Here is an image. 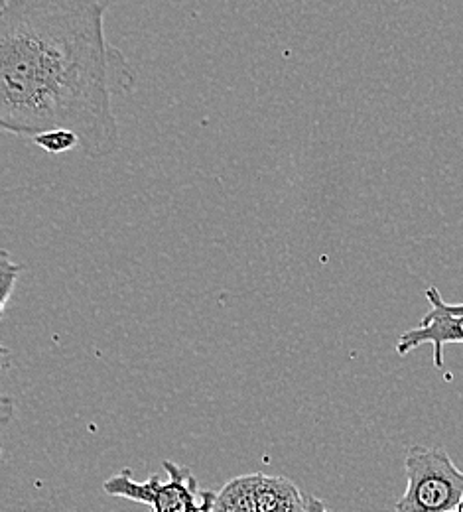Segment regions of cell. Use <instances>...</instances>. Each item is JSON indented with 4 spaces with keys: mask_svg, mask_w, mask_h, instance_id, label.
<instances>
[{
    "mask_svg": "<svg viewBox=\"0 0 463 512\" xmlns=\"http://www.w3.org/2000/svg\"><path fill=\"white\" fill-rule=\"evenodd\" d=\"M24 266L14 262V258L10 256L8 251H2L0 253V312L4 314L6 306H8V300L20 280V274H22Z\"/></svg>",
    "mask_w": 463,
    "mask_h": 512,
    "instance_id": "5",
    "label": "cell"
},
{
    "mask_svg": "<svg viewBox=\"0 0 463 512\" xmlns=\"http://www.w3.org/2000/svg\"><path fill=\"white\" fill-rule=\"evenodd\" d=\"M111 0H6L0 4V128L36 140L69 132L89 158L121 148L115 99L136 69L105 34Z\"/></svg>",
    "mask_w": 463,
    "mask_h": 512,
    "instance_id": "1",
    "label": "cell"
},
{
    "mask_svg": "<svg viewBox=\"0 0 463 512\" xmlns=\"http://www.w3.org/2000/svg\"><path fill=\"white\" fill-rule=\"evenodd\" d=\"M34 144L38 148H42L48 154H64L79 148V140L69 134V132H52V134H44L40 138L34 140Z\"/></svg>",
    "mask_w": 463,
    "mask_h": 512,
    "instance_id": "6",
    "label": "cell"
},
{
    "mask_svg": "<svg viewBox=\"0 0 463 512\" xmlns=\"http://www.w3.org/2000/svg\"><path fill=\"white\" fill-rule=\"evenodd\" d=\"M4 2H6V0H0V4H4Z\"/></svg>",
    "mask_w": 463,
    "mask_h": 512,
    "instance_id": "10",
    "label": "cell"
},
{
    "mask_svg": "<svg viewBox=\"0 0 463 512\" xmlns=\"http://www.w3.org/2000/svg\"><path fill=\"white\" fill-rule=\"evenodd\" d=\"M458 308H460V310H463V304H458Z\"/></svg>",
    "mask_w": 463,
    "mask_h": 512,
    "instance_id": "8",
    "label": "cell"
},
{
    "mask_svg": "<svg viewBox=\"0 0 463 512\" xmlns=\"http://www.w3.org/2000/svg\"><path fill=\"white\" fill-rule=\"evenodd\" d=\"M406 491L397 512H450L463 503V471L444 448L412 446L406 453Z\"/></svg>",
    "mask_w": 463,
    "mask_h": 512,
    "instance_id": "2",
    "label": "cell"
},
{
    "mask_svg": "<svg viewBox=\"0 0 463 512\" xmlns=\"http://www.w3.org/2000/svg\"><path fill=\"white\" fill-rule=\"evenodd\" d=\"M304 511L306 512H330L324 501H320L314 495H306L304 497Z\"/></svg>",
    "mask_w": 463,
    "mask_h": 512,
    "instance_id": "7",
    "label": "cell"
},
{
    "mask_svg": "<svg viewBox=\"0 0 463 512\" xmlns=\"http://www.w3.org/2000/svg\"><path fill=\"white\" fill-rule=\"evenodd\" d=\"M168 473L166 481L150 475L148 481H134L133 471L123 469L105 481L103 489L111 497H121L134 503L148 505L150 512H211L217 493L199 491L198 481L188 467L170 459L164 461Z\"/></svg>",
    "mask_w": 463,
    "mask_h": 512,
    "instance_id": "3",
    "label": "cell"
},
{
    "mask_svg": "<svg viewBox=\"0 0 463 512\" xmlns=\"http://www.w3.org/2000/svg\"><path fill=\"white\" fill-rule=\"evenodd\" d=\"M460 511H462V512H463V503H462V507H460Z\"/></svg>",
    "mask_w": 463,
    "mask_h": 512,
    "instance_id": "11",
    "label": "cell"
},
{
    "mask_svg": "<svg viewBox=\"0 0 463 512\" xmlns=\"http://www.w3.org/2000/svg\"><path fill=\"white\" fill-rule=\"evenodd\" d=\"M450 512H462L460 509H456V511H450Z\"/></svg>",
    "mask_w": 463,
    "mask_h": 512,
    "instance_id": "9",
    "label": "cell"
},
{
    "mask_svg": "<svg viewBox=\"0 0 463 512\" xmlns=\"http://www.w3.org/2000/svg\"><path fill=\"white\" fill-rule=\"evenodd\" d=\"M426 298L430 302L428 314L422 318L420 325L404 331L397 343L398 355H408L420 345L434 347V365L438 369L444 367V347L452 343H463V310L458 304H448L436 286L426 290Z\"/></svg>",
    "mask_w": 463,
    "mask_h": 512,
    "instance_id": "4",
    "label": "cell"
}]
</instances>
